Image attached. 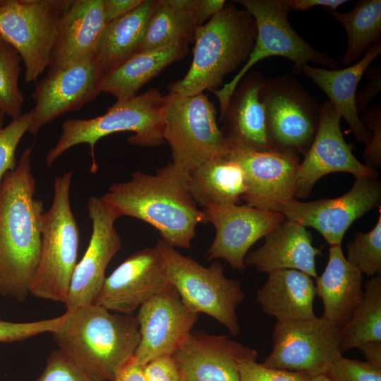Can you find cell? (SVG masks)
I'll use <instances>...</instances> for the list:
<instances>
[{
	"mask_svg": "<svg viewBox=\"0 0 381 381\" xmlns=\"http://www.w3.org/2000/svg\"><path fill=\"white\" fill-rule=\"evenodd\" d=\"M32 110L21 114L0 130V188L5 174L17 167L16 152L18 143L29 131Z\"/></svg>",
	"mask_w": 381,
	"mask_h": 381,
	"instance_id": "d590c367",
	"label": "cell"
},
{
	"mask_svg": "<svg viewBox=\"0 0 381 381\" xmlns=\"http://www.w3.org/2000/svg\"><path fill=\"white\" fill-rule=\"evenodd\" d=\"M189 192L198 205H238L246 193L243 169L225 156L205 162L188 172Z\"/></svg>",
	"mask_w": 381,
	"mask_h": 381,
	"instance_id": "f546056e",
	"label": "cell"
},
{
	"mask_svg": "<svg viewBox=\"0 0 381 381\" xmlns=\"http://www.w3.org/2000/svg\"><path fill=\"white\" fill-rule=\"evenodd\" d=\"M361 120L366 128L373 131L363 156L365 164L374 169L381 164V106L376 104L371 107Z\"/></svg>",
	"mask_w": 381,
	"mask_h": 381,
	"instance_id": "60d3db41",
	"label": "cell"
},
{
	"mask_svg": "<svg viewBox=\"0 0 381 381\" xmlns=\"http://www.w3.org/2000/svg\"><path fill=\"white\" fill-rule=\"evenodd\" d=\"M4 114L0 110V130L3 128Z\"/></svg>",
	"mask_w": 381,
	"mask_h": 381,
	"instance_id": "f907efd6",
	"label": "cell"
},
{
	"mask_svg": "<svg viewBox=\"0 0 381 381\" xmlns=\"http://www.w3.org/2000/svg\"><path fill=\"white\" fill-rule=\"evenodd\" d=\"M155 247L162 258L169 282L185 306L197 314L214 318L231 334H238L236 309L245 298L240 281L226 277L219 262L204 267L162 239Z\"/></svg>",
	"mask_w": 381,
	"mask_h": 381,
	"instance_id": "52a82bcc",
	"label": "cell"
},
{
	"mask_svg": "<svg viewBox=\"0 0 381 381\" xmlns=\"http://www.w3.org/2000/svg\"><path fill=\"white\" fill-rule=\"evenodd\" d=\"M72 171L56 176L54 196L42 218L40 254L29 293L65 303L77 265L80 233L70 201Z\"/></svg>",
	"mask_w": 381,
	"mask_h": 381,
	"instance_id": "8992f818",
	"label": "cell"
},
{
	"mask_svg": "<svg viewBox=\"0 0 381 381\" xmlns=\"http://www.w3.org/2000/svg\"><path fill=\"white\" fill-rule=\"evenodd\" d=\"M347 261L362 274L373 277L381 274V207L377 222L368 233L358 231L346 244Z\"/></svg>",
	"mask_w": 381,
	"mask_h": 381,
	"instance_id": "e575fe53",
	"label": "cell"
},
{
	"mask_svg": "<svg viewBox=\"0 0 381 381\" xmlns=\"http://www.w3.org/2000/svg\"><path fill=\"white\" fill-rule=\"evenodd\" d=\"M345 29L347 47L341 64L349 66L356 61L372 44L381 41V1L361 0L349 12L324 9Z\"/></svg>",
	"mask_w": 381,
	"mask_h": 381,
	"instance_id": "1f68e13d",
	"label": "cell"
},
{
	"mask_svg": "<svg viewBox=\"0 0 381 381\" xmlns=\"http://www.w3.org/2000/svg\"><path fill=\"white\" fill-rule=\"evenodd\" d=\"M72 1L0 0V37L19 53L27 83L48 68L58 21Z\"/></svg>",
	"mask_w": 381,
	"mask_h": 381,
	"instance_id": "30bf717a",
	"label": "cell"
},
{
	"mask_svg": "<svg viewBox=\"0 0 381 381\" xmlns=\"http://www.w3.org/2000/svg\"><path fill=\"white\" fill-rule=\"evenodd\" d=\"M365 74L368 81L361 90L356 93L355 99L356 108L358 114L365 109L368 103L381 90V66H370Z\"/></svg>",
	"mask_w": 381,
	"mask_h": 381,
	"instance_id": "7bdbcfd3",
	"label": "cell"
},
{
	"mask_svg": "<svg viewBox=\"0 0 381 381\" xmlns=\"http://www.w3.org/2000/svg\"><path fill=\"white\" fill-rule=\"evenodd\" d=\"M143 0H102L104 21L109 23L128 13Z\"/></svg>",
	"mask_w": 381,
	"mask_h": 381,
	"instance_id": "ee69618b",
	"label": "cell"
},
{
	"mask_svg": "<svg viewBox=\"0 0 381 381\" xmlns=\"http://www.w3.org/2000/svg\"><path fill=\"white\" fill-rule=\"evenodd\" d=\"M224 6V0H200V14L202 23L222 11Z\"/></svg>",
	"mask_w": 381,
	"mask_h": 381,
	"instance_id": "c3c4849f",
	"label": "cell"
},
{
	"mask_svg": "<svg viewBox=\"0 0 381 381\" xmlns=\"http://www.w3.org/2000/svg\"><path fill=\"white\" fill-rule=\"evenodd\" d=\"M169 283L157 249L155 246L143 248L106 277L94 303L109 311L132 315Z\"/></svg>",
	"mask_w": 381,
	"mask_h": 381,
	"instance_id": "ffe728a7",
	"label": "cell"
},
{
	"mask_svg": "<svg viewBox=\"0 0 381 381\" xmlns=\"http://www.w3.org/2000/svg\"><path fill=\"white\" fill-rule=\"evenodd\" d=\"M171 356L181 381H239V363L258 352L225 335L191 331Z\"/></svg>",
	"mask_w": 381,
	"mask_h": 381,
	"instance_id": "44dd1931",
	"label": "cell"
},
{
	"mask_svg": "<svg viewBox=\"0 0 381 381\" xmlns=\"http://www.w3.org/2000/svg\"><path fill=\"white\" fill-rule=\"evenodd\" d=\"M341 119L329 101L320 105L315 136L298 168L294 198H307L314 184L331 173L348 172L356 178L377 177V171L357 159L351 146L344 140Z\"/></svg>",
	"mask_w": 381,
	"mask_h": 381,
	"instance_id": "e0dca14e",
	"label": "cell"
},
{
	"mask_svg": "<svg viewBox=\"0 0 381 381\" xmlns=\"http://www.w3.org/2000/svg\"><path fill=\"white\" fill-rule=\"evenodd\" d=\"M105 25L102 0H73L58 21L48 72L95 56Z\"/></svg>",
	"mask_w": 381,
	"mask_h": 381,
	"instance_id": "603a6c76",
	"label": "cell"
},
{
	"mask_svg": "<svg viewBox=\"0 0 381 381\" xmlns=\"http://www.w3.org/2000/svg\"><path fill=\"white\" fill-rule=\"evenodd\" d=\"M381 185L377 177H358L345 194L333 199L301 202L292 198L281 205L279 212L286 219L320 233L332 246L341 245L351 224L379 207Z\"/></svg>",
	"mask_w": 381,
	"mask_h": 381,
	"instance_id": "4fadbf2b",
	"label": "cell"
},
{
	"mask_svg": "<svg viewBox=\"0 0 381 381\" xmlns=\"http://www.w3.org/2000/svg\"><path fill=\"white\" fill-rule=\"evenodd\" d=\"M266 80L261 72L249 71L230 97L220 116L221 130L229 145L258 150L274 149L260 97Z\"/></svg>",
	"mask_w": 381,
	"mask_h": 381,
	"instance_id": "7402d4cb",
	"label": "cell"
},
{
	"mask_svg": "<svg viewBox=\"0 0 381 381\" xmlns=\"http://www.w3.org/2000/svg\"><path fill=\"white\" fill-rule=\"evenodd\" d=\"M273 348L262 364L268 368L303 372L311 377L324 375L342 356L340 329L322 316L307 320L277 321Z\"/></svg>",
	"mask_w": 381,
	"mask_h": 381,
	"instance_id": "7c38bea8",
	"label": "cell"
},
{
	"mask_svg": "<svg viewBox=\"0 0 381 381\" xmlns=\"http://www.w3.org/2000/svg\"><path fill=\"white\" fill-rule=\"evenodd\" d=\"M321 249L312 244V235L305 226L286 219L265 236V243L247 253L246 266L267 274L278 270H296L316 278L315 258Z\"/></svg>",
	"mask_w": 381,
	"mask_h": 381,
	"instance_id": "d4e9b609",
	"label": "cell"
},
{
	"mask_svg": "<svg viewBox=\"0 0 381 381\" xmlns=\"http://www.w3.org/2000/svg\"><path fill=\"white\" fill-rule=\"evenodd\" d=\"M145 381H181L171 356L155 358L144 365Z\"/></svg>",
	"mask_w": 381,
	"mask_h": 381,
	"instance_id": "b9f144b4",
	"label": "cell"
},
{
	"mask_svg": "<svg viewBox=\"0 0 381 381\" xmlns=\"http://www.w3.org/2000/svg\"><path fill=\"white\" fill-rule=\"evenodd\" d=\"M381 53V41L370 45L361 59L339 69L294 66L296 73H303L328 97L329 102L344 119L356 139L367 145L371 133L363 124L355 104L356 89L367 68Z\"/></svg>",
	"mask_w": 381,
	"mask_h": 381,
	"instance_id": "cb8c5ba5",
	"label": "cell"
},
{
	"mask_svg": "<svg viewBox=\"0 0 381 381\" xmlns=\"http://www.w3.org/2000/svg\"><path fill=\"white\" fill-rule=\"evenodd\" d=\"M362 282L363 274L347 261L341 245L330 246L327 265L315 286L324 306L322 317L339 329L362 298Z\"/></svg>",
	"mask_w": 381,
	"mask_h": 381,
	"instance_id": "484cf974",
	"label": "cell"
},
{
	"mask_svg": "<svg viewBox=\"0 0 381 381\" xmlns=\"http://www.w3.org/2000/svg\"><path fill=\"white\" fill-rule=\"evenodd\" d=\"M113 381H145L144 365L133 356L119 369Z\"/></svg>",
	"mask_w": 381,
	"mask_h": 381,
	"instance_id": "f6af8a7d",
	"label": "cell"
},
{
	"mask_svg": "<svg viewBox=\"0 0 381 381\" xmlns=\"http://www.w3.org/2000/svg\"><path fill=\"white\" fill-rule=\"evenodd\" d=\"M256 360L247 358L239 363V381H310L305 373L265 367Z\"/></svg>",
	"mask_w": 381,
	"mask_h": 381,
	"instance_id": "f35d334b",
	"label": "cell"
},
{
	"mask_svg": "<svg viewBox=\"0 0 381 381\" xmlns=\"http://www.w3.org/2000/svg\"><path fill=\"white\" fill-rule=\"evenodd\" d=\"M202 210V224L211 223L216 229L207 259H223L238 271L245 270L250 247L286 219L280 212L248 205H210Z\"/></svg>",
	"mask_w": 381,
	"mask_h": 381,
	"instance_id": "2e32d148",
	"label": "cell"
},
{
	"mask_svg": "<svg viewBox=\"0 0 381 381\" xmlns=\"http://www.w3.org/2000/svg\"><path fill=\"white\" fill-rule=\"evenodd\" d=\"M164 95L152 88L121 103H114L101 116L88 119L66 120L61 125V133L46 155V164L51 166L69 148L87 143L90 148L92 165L95 173L97 164L95 146L102 138L110 134L131 131L134 134L128 142L135 146L157 147L165 141L164 131Z\"/></svg>",
	"mask_w": 381,
	"mask_h": 381,
	"instance_id": "5b68a950",
	"label": "cell"
},
{
	"mask_svg": "<svg viewBox=\"0 0 381 381\" xmlns=\"http://www.w3.org/2000/svg\"><path fill=\"white\" fill-rule=\"evenodd\" d=\"M163 137L172 163L190 171L210 159L226 156L229 143L217 121V109L205 94L164 95Z\"/></svg>",
	"mask_w": 381,
	"mask_h": 381,
	"instance_id": "9c48e42d",
	"label": "cell"
},
{
	"mask_svg": "<svg viewBox=\"0 0 381 381\" xmlns=\"http://www.w3.org/2000/svg\"><path fill=\"white\" fill-rule=\"evenodd\" d=\"M198 318V314L185 306L169 283L138 308L140 341L134 357L145 365L158 357L171 356L189 335Z\"/></svg>",
	"mask_w": 381,
	"mask_h": 381,
	"instance_id": "d6986e66",
	"label": "cell"
},
{
	"mask_svg": "<svg viewBox=\"0 0 381 381\" xmlns=\"http://www.w3.org/2000/svg\"><path fill=\"white\" fill-rule=\"evenodd\" d=\"M253 17L257 29L254 47L240 71L222 87L211 90L218 99L220 116L224 114L230 97L243 77L258 62L270 57L282 56L302 66L316 64L328 69H337L335 59L312 47L291 27L289 14L291 0H238Z\"/></svg>",
	"mask_w": 381,
	"mask_h": 381,
	"instance_id": "ba28073f",
	"label": "cell"
},
{
	"mask_svg": "<svg viewBox=\"0 0 381 381\" xmlns=\"http://www.w3.org/2000/svg\"><path fill=\"white\" fill-rule=\"evenodd\" d=\"M92 234L83 257L77 262L71 280L66 310L94 303L113 257L121 249L122 241L114 222L119 218L101 197L91 196L87 205Z\"/></svg>",
	"mask_w": 381,
	"mask_h": 381,
	"instance_id": "ac0fdd59",
	"label": "cell"
},
{
	"mask_svg": "<svg viewBox=\"0 0 381 381\" xmlns=\"http://www.w3.org/2000/svg\"><path fill=\"white\" fill-rule=\"evenodd\" d=\"M260 97L274 149L305 154L315 136L320 105L292 75L266 80Z\"/></svg>",
	"mask_w": 381,
	"mask_h": 381,
	"instance_id": "8fae6325",
	"label": "cell"
},
{
	"mask_svg": "<svg viewBox=\"0 0 381 381\" xmlns=\"http://www.w3.org/2000/svg\"><path fill=\"white\" fill-rule=\"evenodd\" d=\"M188 172L172 162L155 174L135 171L129 181L112 183L101 198L119 217L142 220L167 244L190 248L203 213L189 192Z\"/></svg>",
	"mask_w": 381,
	"mask_h": 381,
	"instance_id": "7a4b0ae2",
	"label": "cell"
},
{
	"mask_svg": "<svg viewBox=\"0 0 381 381\" xmlns=\"http://www.w3.org/2000/svg\"><path fill=\"white\" fill-rule=\"evenodd\" d=\"M32 146L25 148L16 168L7 172L0 188V295L26 299L40 254L42 200L35 198Z\"/></svg>",
	"mask_w": 381,
	"mask_h": 381,
	"instance_id": "6da1fadb",
	"label": "cell"
},
{
	"mask_svg": "<svg viewBox=\"0 0 381 381\" xmlns=\"http://www.w3.org/2000/svg\"><path fill=\"white\" fill-rule=\"evenodd\" d=\"M157 4V0H143L128 13L105 25L95 54L104 75L139 52Z\"/></svg>",
	"mask_w": 381,
	"mask_h": 381,
	"instance_id": "f1b7e54d",
	"label": "cell"
},
{
	"mask_svg": "<svg viewBox=\"0 0 381 381\" xmlns=\"http://www.w3.org/2000/svg\"><path fill=\"white\" fill-rule=\"evenodd\" d=\"M324 375L329 381H381V368L341 356L328 366Z\"/></svg>",
	"mask_w": 381,
	"mask_h": 381,
	"instance_id": "74e56055",
	"label": "cell"
},
{
	"mask_svg": "<svg viewBox=\"0 0 381 381\" xmlns=\"http://www.w3.org/2000/svg\"><path fill=\"white\" fill-rule=\"evenodd\" d=\"M103 76L95 56L47 72L32 92L35 107L28 133L36 135L56 118L95 99L100 94L99 83Z\"/></svg>",
	"mask_w": 381,
	"mask_h": 381,
	"instance_id": "9a60e30c",
	"label": "cell"
},
{
	"mask_svg": "<svg viewBox=\"0 0 381 381\" xmlns=\"http://www.w3.org/2000/svg\"><path fill=\"white\" fill-rule=\"evenodd\" d=\"M256 293L262 310L277 321L307 320L315 317V283L310 277L296 270H278Z\"/></svg>",
	"mask_w": 381,
	"mask_h": 381,
	"instance_id": "4316f807",
	"label": "cell"
},
{
	"mask_svg": "<svg viewBox=\"0 0 381 381\" xmlns=\"http://www.w3.org/2000/svg\"><path fill=\"white\" fill-rule=\"evenodd\" d=\"M36 381H103L73 361L61 350H53Z\"/></svg>",
	"mask_w": 381,
	"mask_h": 381,
	"instance_id": "8d00e7d4",
	"label": "cell"
},
{
	"mask_svg": "<svg viewBox=\"0 0 381 381\" xmlns=\"http://www.w3.org/2000/svg\"><path fill=\"white\" fill-rule=\"evenodd\" d=\"M257 29L253 17L234 4L224 7L196 30L193 61L185 76L170 83V92L183 96L217 90L248 60Z\"/></svg>",
	"mask_w": 381,
	"mask_h": 381,
	"instance_id": "277c9868",
	"label": "cell"
},
{
	"mask_svg": "<svg viewBox=\"0 0 381 381\" xmlns=\"http://www.w3.org/2000/svg\"><path fill=\"white\" fill-rule=\"evenodd\" d=\"M346 0H291L292 11H307L315 6H322L323 9L337 8L348 2Z\"/></svg>",
	"mask_w": 381,
	"mask_h": 381,
	"instance_id": "bcb514c9",
	"label": "cell"
},
{
	"mask_svg": "<svg viewBox=\"0 0 381 381\" xmlns=\"http://www.w3.org/2000/svg\"><path fill=\"white\" fill-rule=\"evenodd\" d=\"M225 157L237 163L244 172L246 191L241 198L246 205L279 212L281 205L294 198L301 162L298 155L229 145Z\"/></svg>",
	"mask_w": 381,
	"mask_h": 381,
	"instance_id": "5bb4252c",
	"label": "cell"
},
{
	"mask_svg": "<svg viewBox=\"0 0 381 381\" xmlns=\"http://www.w3.org/2000/svg\"><path fill=\"white\" fill-rule=\"evenodd\" d=\"M310 381H329V380L324 375H322L311 377Z\"/></svg>",
	"mask_w": 381,
	"mask_h": 381,
	"instance_id": "681fc988",
	"label": "cell"
},
{
	"mask_svg": "<svg viewBox=\"0 0 381 381\" xmlns=\"http://www.w3.org/2000/svg\"><path fill=\"white\" fill-rule=\"evenodd\" d=\"M188 44L177 42L139 52L104 75L99 83L100 93L113 95L115 103L135 95L151 79L188 52Z\"/></svg>",
	"mask_w": 381,
	"mask_h": 381,
	"instance_id": "83f0119b",
	"label": "cell"
},
{
	"mask_svg": "<svg viewBox=\"0 0 381 381\" xmlns=\"http://www.w3.org/2000/svg\"><path fill=\"white\" fill-rule=\"evenodd\" d=\"M366 358V361L381 368V341H367L356 346Z\"/></svg>",
	"mask_w": 381,
	"mask_h": 381,
	"instance_id": "7dc6e473",
	"label": "cell"
},
{
	"mask_svg": "<svg viewBox=\"0 0 381 381\" xmlns=\"http://www.w3.org/2000/svg\"><path fill=\"white\" fill-rule=\"evenodd\" d=\"M200 5V0H157L139 52L194 41L203 25Z\"/></svg>",
	"mask_w": 381,
	"mask_h": 381,
	"instance_id": "4dcf8cb0",
	"label": "cell"
},
{
	"mask_svg": "<svg viewBox=\"0 0 381 381\" xmlns=\"http://www.w3.org/2000/svg\"><path fill=\"white\" fill-rule=\"evenodd\" d=\"M21 61L18 51L0 37V110L12 119L22 114L24 102L18 86Z\"/></svg>",
	"mask_w": 381,
	"mask_h": 381,
	"instance_id": "836d02e7",
	"label": "cell"
},
{
	"mask_svg": "<svg viewBox=\"0 0 381 381\" xmlns=\"http://www.w3.org/2000/svg\"><path fill=\"white\" fill-rule=\"evenodd\" d=\"M373 341H381L380 274L365 282L361 301L340 329L339 351L343 354L360 344Z\"/></svg>",
	"mask_w": 381,
	"mask_h": 381,
	"instance_id": "d6a6232c",
	"label": "cell"
},
{
	"mask_svg": "<svg viewBox=\"0 0 381 381\" xmlns=\"http://www.w3.org/2000/svg\"><path fill=\"white\" fill-rule=\"evenodd\" d=\"M51 332L58 349L103 381H113L140 341L136 317L111 313L95 303L66 310Z\"/></svg>",
	"mask_w": 381,
	"mask_h": 381,
	"instance_id": "3957f363",
	"label": "cell"
},
{
	"mask_svg": "<svg viewBox=\"0 0 381 381\" xmlns=\"http://www.w3.org/2000/svg\"><path fill=\"white\" fill-rule=\"evenodd\" d=\"M63 315L47 320L28 322H13L0 320V342L25 340L34 336L56 329Z\"/></svg>",
	"mask_w": 381,
	"mask_h": 381,
	"instance_id": "ab89813d",
	"label": "cell"
}]
</instances>
